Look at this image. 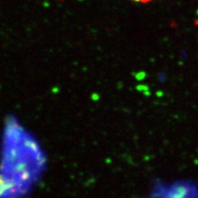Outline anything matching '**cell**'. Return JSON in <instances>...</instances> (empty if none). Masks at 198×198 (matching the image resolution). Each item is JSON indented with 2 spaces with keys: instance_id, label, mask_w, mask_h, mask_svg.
<instances>
[{
  "instance_id": "2",
  "label": "cell",
  "mask_w": 198,
  "mask_h": 198,
  "mask_svg": "<svg viewBox=\"0 0 198 198\" xmlns=\"http://www.w3.org/2000/svg\"><path fill=\"white\" fill-rule=\"evenodd\" d=\"M78 1H82V0H78Z\"/></svg>"
},
{
  "instance_id": "1",
  "label": "cell",
  "mask_w": 198,
  "mask_h": 198,
  "mask_svg": "<svg viewBox=\"0 0 198 198\" xmlns=\"http://www.w3.org/2000/svg\"><path fill=\"white\" fill-rule=\"evenodd\" d=\"M134 1H136V2H143V3H144V2H148V1H150V0H134Z\"/></svg>"
}]
</instances>
